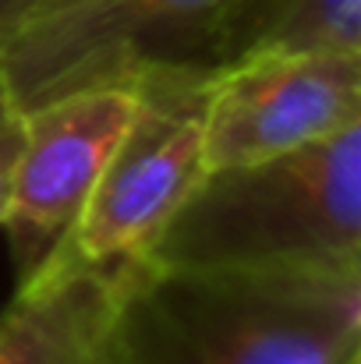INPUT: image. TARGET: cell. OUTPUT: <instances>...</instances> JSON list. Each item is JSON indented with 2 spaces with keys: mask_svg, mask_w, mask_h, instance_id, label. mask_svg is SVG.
<instances>
[{
  "mask_svg": "<svg viewBox=\"0 0 361 364\" xmlns=\"http://www.w3.org/2000/svg\"><path fill=\"white\" fill-rule=\"evenodd\" d=\"M361 265H156L120 276L103 364H351Z\"/></svg>",
  "mask_w": 361,
  "mask_h": 364,
  "instance_id": "6da1fadb",
  "label": "cell"
},
{
  "mask_svg": "<svg viewBox=\"0 0 361 364\" xmlns=\"http://www.w3.org/2000/svg\"><path fill=\"white\" fill-rule=\"evenodd\" d=\"M138 262L361 265V121L266 159L209 166Z\"/></svg>",
  "mask_w": 361,
  "mask_h": 364,
  "instance_id": "7a4b0ae2",
  "label": "cell"
},
{
  "mask_svg": "<svg viewBox=\"0 0 361 364\" xmlns=\"http://www.w3.org/2000/svg\"><path fill=\"white\" fill-rule=\"evenodd\" d=\"M216 68L152 64L135 71L131 117L71 244L103 265L127 269L145 258L167 220L209 170L206 114Z\"/></svg>",
  "mask_w": 361,
  "mask_h": 364,
  "instance_id": "3957f363",
  "label": "cell"
},
{
  "mask_svg": "<svg viewBox=\"0 0 361 364\" xmlns=\"http://www.w3.org/2000/svg\"><path fill=\"white\" fill-rule=\"evenodd\" d=\"M231 0H53L0 43V68L32 110L53 96L127 82L152 64H209Z\"/></svg>",
  "mask_w": 361,
  "mask_h": 364,
  "instance_id": "277c9868",
  "label": "cell"
},
{
  "mask_svg": "<svg viewBox=\"0 0 361 364\" xmlns=\"http://www.w3.org/2000/svg\"><path fill=\"white\" fill-rule=\"evenodd\" d=\"M131 107V82H103L25 110V138L0 220L18 283L71 241Z\"/></svg>",
  "mask_w": 361,
  "mask_h": 364,
  "instance_id": "5b68a950",
  "label": "cell"
},
{
  "mask_svg": "<svg viewBox=\"0 0 361 364\" xmlns=\"http://www.w3.org/2000/svg\"><path fill=\"white\" fill-rule=\"evenodd\" d=\"M361 121V50H273L216 68L209 166L266 159Z\"/></svg>",
  "mask_w": 361,
  "mask_h": 364,
  "instance_id": "8992f818",
  "label": "cell"
},
{
  "mask_svg": "<svg viewBox=\"0 0 361 364\" xmlns=\"http://www.w3.org/2000/svg\"><path fill=\"white\" fill-rule=\"evenodd\" d=\"M120 276L68 241L0 311V364H103Z\"/></svg>",
  "mask_w": 361,
  "mask_h": 364,
  "instance_id": "52a82bcc",
  "label": "cell"
},
{
  "mask_svg": "<svg viewBox=\"0 0 361 364\" xmlns=\"http://www.w3.org/2000/svg\"><path fill=\"white\" fill-rule=\"evenodd\" d=\"M273 50H361V0H231L213 68Z\"/></svg>",
  "mask_w": 361,
  "mask_h": 364,
  "instance_id": "ba28073f",
  "label": "cell"
},
{
  "mask_svg": "<svg viewBox=\"0 0 361 364\" xmlns=\"http://www.w3.org/2000/svg\"><path fill=\"white\" fill-rule=\"evenodd\" d=\"M21 138H25V110L0 68V220H4V205H7V188H11V173H14V159L21 152Z\"/></svg>",
  "mask_w": 361,
  "mask_h": 364,
  "instance_id": "9c48e42d",
  "label": "cell"
},
{
  "mask_svg": "<svg viewBox=\"0 0 361 364\" xmlns=\"http://www.w3.org/2000/svg\"><path fill=\"white\" fill-rule=\"evenodd\" d=\"M46 4H53V0H0V43H4L21 21H28L36 11H43Z\"/></svg>",
  "mask_w": 361,
  "mask_h": 364,
  "instance_id": "30bf717a",
  "label": "cell"
},
{
  "mask_svg": "<svg viewBox=\"0 0 361 364\" xmlns=\"http://www.w3.org/2000/svg\"><path fill=\"white\" fill-rule=\"evenodd\" d=\"M351 364H361V358H358V361H351Z\"/></svg>",
  "mask_w": 361,
  "mask_h": 364,
  "instance_id": "8fae6325",
  "label": "cell"
}]
</instances>
